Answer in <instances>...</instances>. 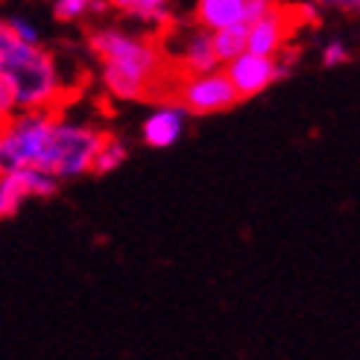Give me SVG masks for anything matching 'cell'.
I'll use <instances>...</instances> for the list:
<instances>
[{
    "label": "cell",
    "instance_id": "cell-1",
    "mask_svg": "<svg viewBox=\"0 0 360 360\" xmlns=\"http://www.w3.org/2000/svg\"><path fill=\"white\" fill-rule=\"evenodd\" d=\"M88 50L103 68L105 91L117 100H143L161 70L158 47L135 32L97 27L88 35Z\"/></svg>",
    "mask_w": 360,
    "mask_h": 360
},
{
    "label": "cell",
    "instance_id": "cell-2",
    "mask_svg": "<svg viewBox=\"0 0 360 360\" xmlns=\"http://www.w3.org/2000/svg\"><path fill=\"white\" fill-rule=\"evenodd\" d=\"M0 79H9L15 88L18 112L53 109L65 91L56 59L41 44L21 41L6 27H0Z\"/></svg>",
    "mask_w": 360,
    "mask_h": 360
},
{
    "label": "cell",
    "instance_id": "cell-3",
    "mask_svg": "<svg viewBox=\"0 0 360 360\" xmlns=\"http://www.w3.org/2000/svg\"><path fill=\"white\" fill-rule=\"evenodd\" d=\"M56 117L50 109H32V112H15L4 117L0 129V165L4 170L12 167H47L53 129Z\"/></svg>",
    "mask_w": 360,
    "mask_h": 360
},
{
    "label": "cell",
    "instance_id": "cell-4",
    "mask_svg": "<svg viewBox=\"0 0 360 360\" xmlns=\"http://www.w3.org/2000/svg\"><path fill=\"white\" fill-rule=\"evenodd\" d=\"M105 132H100L91 123L56 117V129H53V143L47 155V167L53 176H59L62 182L68 179H79L85 173H94L97 153L105 143Z\"/></svg>",
    "mask_w": 360,
    "mask_h": 360
},
{
    "label": "cell",
    "instance_id": "cell-5",
    "mask_svg": "<svg viewBox=\"0 0 360 360\" xmlns=\"http://www.w3.org/2000/svg\"><path fill=\"white\" fill-rule=\"evenodd\" d=\"M176 100L185 105L191 115H217L231 109L240 94L226 70H208V74H185L176 88Z\"/></svg>",
    "mask_w": 360,
    "mask_h": 360
},
{
    "label": "cell",
    "instance_id": "cell-6",
    "mask_svg": "<svg viewBox=\"0 0 360 360\" xmlns=\"http://www.w3.org/2000/svg\"><path fill=\"white\" fill-rule=\"evenodd\" d=\"M226 74L231 82H235L240 100H246V97H255V94L266 91L273 82H278V59L246 50L238 59H231L226 65Z\"/></svg>",
    "mask_w": 360,
    "mask_h": 360
},
{
    "label": "cell",
    "instance_id": "cell-7",
    "mask_svg": "<svg viewBox=\"0 0 360 360\" xmlns=\"http://www.w3.org/2000/svg\"><path fill=\"white\" fill-rule=\"evenodd\" d=\"M188 109L182 103H165V105H155V109L143 117L141 123V138L147 147L153 150H167L173 143L185 135V120H188Z\"/></svg>",
    "mask_w": 360,
    "mask_h": 360
},
{
    "label": "cell",
    "instance_id": "cell-8",
    "mask_svg": "<svg viewBox=\"0 0 360 360\" xmlns=\"http://www.w3.org/2000/svg\"><path fill=\"white\" fill-rule=\"evenodd\" d=\"M176 59L182 62L185 74H208V70H217L223 65L217 47H214V32L200 27L196 21L176 41Z\"/></svg>",
    "mask_w": 360,
    "mask_h": 360
},
{
    "label": "cell",
    "instance_id": "cell-9",
    "mask_svg": "<svg viewBox=\"0 0 360 360\" xmlns=\"http://www.w3.org/2000/svg\"><path fill=\"white\" fill-rule=\"evenodd\" d=\"M290 18L293 12L276 9L258 21L249 24V50L252 53H264V56H278L287 44V35H290Z\"/></svg>",
    "mask_w": 360,
    "mask_h": 360
},
{
    "label": "cell",
    "instance_id": "cell-10",
    "mask_svg": "<svg viewBox=\"0 0 360 360\" xmlns=\"http://www.w3.org/2000/svg\"><path fill=\"white\" fill-rule=\"evenodd\" d=\"M193 21L211 32L226 30V27H238V24H249L246 0H196Z\"/></svg>",
    "mask_w": 360,
    "mask_h": 360
},
{
    "label": "cell",
    "instance_id": "cell-11",
    "mask_svg": "<svg viewBox=\"0 0 360 360\" xmlns=\"http://www.w3.org/2000/svg\"><path fill=\"white\" fill-rule=\"evenodd\" d=\"M109 6L138 24L165 30L173 24V0H109Z\"/></svg>",
    "mask_w": 360,
    "mask_h": 360
},
{
    "label": "cell",
    "instance_id": "cell-12",
    "mask_svg": "<svg viewBox=\"0 0 360 360\" xmlns=\"http://www.w3.org/2000/svg\"><path fill=\"white\" fill-rule=\"evenodd\" d=\"M32 196V182H30V167H12L0 173V214L4 217H15Z\"/></svg>",
    "mask_w": 360,
    "mask_h": 360
},
{
    "label": "cell",
    "instance_id": "cell-13",
    "mask_svg": "<svg viewBox=\"0 0 360 360\" xmlns=\"http://www.w3.org/2000/svg\"><path fill=\"white\" fill-rule=\"evenodd\" d=\"M214 47H217V56L223 62V68L238 59L240 53L249 50V24H238V27H226L214 32Z\"/></svg>",
    "mask_w": 360,
    "mask_h": 360
},
{
    "label": "cell",
    "instance_id": "cell-14",
    "mask_svg": "<svg viewBox=\"0 0 360 360\" xmlns=\"http://www.w3.org/2000/svg\"><path fill=\"white\" fill-rule=\"evenodd\" d=\"M126 147L117 141V138H105V143L100 147V153H97V161H94V173L97 176H103V173H115L123 161H126Z\"/></svg>",
    "mask_w": 360,
    "mask_h": 360
},
{
    "label": "cell",
    "instance_id": "cell-15",
    "mask_svg": "<svg viewBox=\"0 0 360 360\" xmlns=\"http://www.w3.org/2000/svg\"><path fill=\"white\" fill-rule=\"evenodd\" d=\"M53 15L65 24L82 21V18L94 15V0H53Z\"/></svg>",
    "mask_w": 360,
    "mask_h": 360
},
{
    "label": "cell",
    "instance_id": "cell-16",
    "mask_svg": "<svg viewBox=\"0 0 360 360\" xmlns=\"http://www.w3.org/2000/svg\"><path fill=\"white\" fill-rule=\"evenodd\" d=\"M349 47H346V41H340V39H334V41H326L322 44V50H319V62H322V68H340V65H346L349 62Z\"/></svg>",
    "mask_w": 360,
    "mask_h": 360
},
{
    "label": "cell",
    "instance_id": "cell-17",
    "mask_svg": "<svg viewBox=\"0 0 360 360\" xmlns=\"http://www.w3.org/2000/svg\"><path fill=\"white\" fill-rule=\"evenodd\" d=\"M4 27H6L12 35H18V39H21V41L39 44V30H35V24H32V21H27V18H21V15H12V18H6V21H4Z\"/></svg>",
    "mask_w": 360,
    "mask_h": 360
},
{
    "label": "cell",
    "instance_id": "cell-18",
    "mask_svg": "<svg viewBox=\"0 0 360 360\" xmlns=\"http://www.w3.org/2000/svg\"><path fill=\"white\" fill-rule=\"evenodd\" d=\"M322 12H343V15H360V0H311Z\"/></svg>",
    "mask_w": 360,
    "mask_h": 360
},
{
    "label": "cell",
    "instance_id": "cell-19",
    "mask_svg": "<svg viewBox=\"0 0 360 360\" xmlns=\"http://www.w3.org/2000/svg\"><path fill=\"white\" fill-rule=\"evenodd\" d=\"M276 0H246V12H249V24L252 21H258V18L269 15V12H276Z\"/></svg>",
    "mask_w": 360,
    "mask_h": 360
}]
</instances>
